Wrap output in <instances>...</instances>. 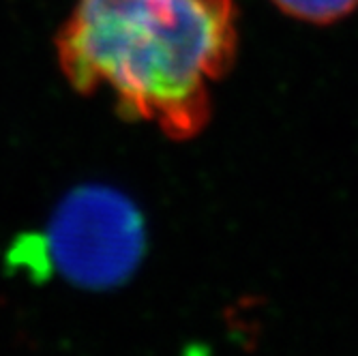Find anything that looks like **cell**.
I'll use <instances>...</instances> for the list:
<instances>
[{
  "instance_id": "obj_1",
  "label": "cell",
  "mask_w": 358,
  "mask_h": 356,
  "mask_svg": "<svg viewBox=\"0 0 358 356\" xmlns=\"http://www.w3.org/2000/svg\"><path fill=\"white\" fill-rule=\"evenodd\" d=\"M236 45L234 0H76L56 56L73 90H108L120 114L191 140Z\"/></svg>"
},
{
  "instance_id": "obj_2",
  "label": "cell",
  "mask_w": 358,
  "mask_h": 356,
  "mask_svg": "<svg viewBox=\"0 0 358 356\" xmlns=\"http://www.w3.org/2000/svg\"><path fill=\"white\" fill-rule=\"evenodd\" d=\"M56 269L86 287H112L131 275L144 253L138 208L103 187L78 189L50 228Z\"/></svg>"
},
{
  "instance_id": "obj_3",
  "label": "cell",
  "mask_w": 358,
  "mask_h": 356,
  "mask_svg": "<svg viewBox=\"0 0 358 356\" xmlns=\"http://www.w3.org/2000/svg\"><path fill=\"white\" fill-rule=\"evenodd\" d=\"M273 5L294 20L324 26L354 13L358 0H273Z\"/></svg>"
}]
</instances>
